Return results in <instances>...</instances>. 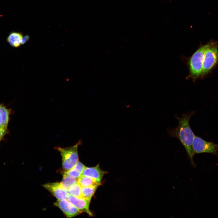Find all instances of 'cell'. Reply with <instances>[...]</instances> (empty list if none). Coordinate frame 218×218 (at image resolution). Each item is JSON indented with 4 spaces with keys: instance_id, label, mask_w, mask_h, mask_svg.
Instances as JSON below:
<instances>
[{
    "instance_id": "1",
    "label": "cell",
    "mask_w": 218,
    "mask_h": 218,
    "mask_svg": "<svg viewBox=\"0 0 218 218\" xmlns=\"http://www.w3.org/2000/svg\"><path fill=\"white\" fill-rule=\"evenodd\" d=\"M195 113V111H190L182 114L181 117L177 114L175 117L179 122L178 126L174 128L167 129V133L170 137L177 138L185 148L191 164L194 167L195 164L193 161L194 154L193 144L195 135L190 127V120Z\"/></svg>"
},
{
    "instance_id": "2",
    "label": "cell",
    "mask_w": 218,
    "mask_h": 218,
    "mask_svg": "<svg viewBox=\"0 0 218 218\" xmlns=\"http://www.w3.org/2000/svg\"><path fill=\"white\" fill-rule=\"evenodd\" d=\"M81 143L82 141L80 140L75 144L70 147L62 148L57 146L54 147L61 154L62 168L64 171L71 169L78 161V147Z\"/></svg>"
},
{
    "instance_id": "3",
    "label": "cell",
    "mask_w": 218,
    "mask_h": 218,
    "mask_svg": "<svg viewBox=\"0 0 218 218\" xmlns=\"http://www.w3.org/2000/svg\"><path fill=\"white\" fill-rule=\"evenodd\" d=\"M218 61V45L215 41L205 45L201 76L206 75Z\"/></svg>"
},
{
    "instance_id": "4",
    "label": "cell",
    "mask_w": 218,
    "mask_h": 218,
    "mask_svg": "<svg viewBox=\"0 0 218 218\" xmlns=\"http://www.w3.org/2000/svg\"><path fill=\"white\" fill-rule=\"evenodd\" d=\"M204 47L205 45L200 47L189 59V76L193 80L202 75Z\"/></svg>"
},
{
    "instance_id": "5",
    "label": "cell",
    "mask_w": 218,
    "mask_h": 218,
    "mask_svg": "<svg viewBox=\"0 0 218 218\" xmlns=\"http://www.w3.org/2000/svg\"><path fill=\"white\" fill-rule=\"evenodd\" d=\"M194 154L208 153L218 156V144L207 141L199 137L195 136L193 144Z\"/></svg>"
},
{
    "instance_id": "6",
    "label": "cell",
    "mask_w": 218,
    "mask_h": 218,
    "mask_svg": "<svg viewBox=\"0 0 218 218\" xmlns=\"http://www.w3.org/2000/svg\"><path fill=\"white\" fill-rule=\"evenodd\" d=\"M54 204L59 208L68 218L74 217L82 213L67 199L58 200Z\"/></svg>"
},
{
    "instance_id": "7",
    "label": "cell",
    "mask_w": 218,
    "mask_h": 218,
    "mask_svg": "<svg viewBox=\"0 0 218 218\" xmlns=\"http://www.w3.org/2000/svg\"><path fill=\"white\" fill-rule=\"evenodd\" d=\"M42 186L58 200L67 199L69 194L60 183H49Z\"/></svg>"
},
{
    "instance_id": "8",
    "label": "cell",
    "mask_w": 218,
    "mask_h": 218,
    "mask_svg": "<svg viewBox=\"0 0 218 218\" xmlns=\"http://www.w3.org/2000/svg\"><path fill=\"white\" fill-rule=\"evenodd\" d=\"M67 199L81 212H85L90 216L92 215L89 209L91 200L84 198L76 197L70 194L68 196Z\"/></svg>"
},
{
    "instance_id": "9",
    "label": "cell",
    "mask_w": 218,
    "mask_h": 218,
    "mask_svg": "<svg viewBox=\"0 0 218 218\" xmlns=\"http://www.w3.org/2000/svg\"><path fill=\"white\" fill-rule=\"evenodd\" d=\"M106 173V172L101 170L99 167V165H97L94 167H85L81 175L90 177L101 183L103 177Z\"/></svg>"
},
{
    "instance_id": "10",
    "label": "cell",
    "mask_w": 218,
    "mask_h": 218,
    "mask_svg": "<svg viewBox=\"0 0 218 218\" xmlns=\"http://www.w3.org/2000/svg\"><path fill=\"white\" fill-rule=\"evenodd\" d=\"M11 110L0 104V128L7 129Z\"/></svg>"
},
{
    "instance_id": "11",
    "label": "cell",
    "mask_w": 218,
    "mask_h": 218,
    "mask_svg": "<svg viewBox=\"0 0 218 218\" xmlns=\"http://www.w3.org/2000/svg\"><path fill=\"white\" fill-rule=\"evenodd\" d=\"M23 37V35L21 33L13 32L8 36L7 40L11 46L15 48H18L21 44V41Z\"/></svg>"
},
{
    "instance_id": "12",
    "label": "cell",
    "mask_w": 218,
    "mask_h": 218,
    "mask_svg": "<svg viewBox=\"0 0 218 218\" xmlns=\"http://www.w3.org/2000/svg\"><path fill=\"white\" fill-rule=\"evenodd\" d=\"M86 167L81 162L78 161L74 166L71 169L63 173L67 175L78 178L81 175Z\"/></svg>"
},
{
    "instance_id": "13",
    "label": "cell",
    "mask_w": 218,
    "mask_h": 218,
    "mask_svg": "<svg viewBox=\"0 0 218 218\" xmlns=\"http://www.w3.org/2000/svg\"><path fill=\"white\" fill-rule=\"evenodd\" d=\"M77 183L81 187L98 186L101 184L90 177L83 175L78 178Z\"/></svg>"
},
{
    "instance_id": "14",
    "label": "cell",
    "mask_w": 218,
    "mask_h": 218,
    "mask_svg": "<svg viewBox=\"0 0 218 218\" xmlns=\"http://www.w3.org/2000/svg\"><path fill=\"white\" fill-rule=\"evenodd\" d=\"M63 179L60 183L67 190L72 185L77 182L78 178H75L62 173Z\"/></svg>"
},
{
    "instance_id": "15",
    "label": "cell",
    "mask_w": 218,
    "mask_h": 218,
    "mask_svg": "<svg viewBox=\"0 0 218 218\" xmlns=\"http://www.w3.org/2000/svg\"><path fill=\"white\" fill-rule=\"evenodd\" d=\"M97 186L81 187V191L83 198L91 200L97 187Z\"/></svg>"
},
{
    "instance_id": "16",
    "label": "cell",
    "mask_w": 218,
    "mask_h": 218,
    "mask_svg": "<svg viewBox=\"0 0 218 218\" xmlns=\"http://www.w3.org/2000/svg\"><path fill=\"white\" fill-rule=\"evenodd\" d=\"M81 187L77 182L71 185L68 189V193L74 196L83 198L81 191Z\"/></svg>"
},
{
    "instance_id": "17",
    "label": "cell",
    "mask_w": 218,
    "mask_h": 218,
    "mask_svg": "<svg viewBox=\"0 0 218 218\" xmlns=\"http://www.w3.org/2000/svg\"><path fill=\"white\" fill-rule=\"evenodd\" d=\"M7 129L0 128V142L4 137L7 133Z\"/></svg>"
},
{
    "instance_id": "18",
    "label": "cell",
    "mask_w": 218,
    "mask_h": 218,
    "mask_svg": "<svg viewBox=\"0 0 218 218\" xmlns=\"http://www.w3.org/2000/svg\"><path fill=\"white\" fill-rule=\"evenodd\" d=\"M29 39V36L28 35H25L24 37H23L21 41V44H25L28 40Z\"/></svg>"
}]
</instances>
